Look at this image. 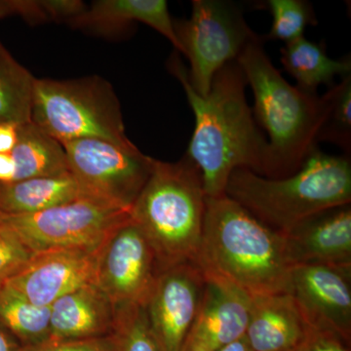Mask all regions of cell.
Wrapping results in <instances>:
<instances>
[{"label": "cell", "instance_id": "obj_1", "mask_svg": "<svg viewBox=\"0 0 351 351\" xmlns=\"http://www.w3.org/2000/svg\"><path fill=\"white\" fill-rule=\"evenodd\" d=\"M168 66L195 113V131L186 156L200 170L207 197L226 195L228 179L239 168L262 176L267 141L247 103V83L239 63L230 62L219 71L205 97L189 84L188 69L178 53L171 56Z\"/></svg>", "mask_w": 351, "mask_h": 351}, {"label": "cell", "instance_id": "obj_2", "mask_svg": "<svg viewBox=\"0 0 351 351\" xmlns=\"http://www.w3.org/2000/svg\"><path fill=\"white\" fill-rule=\"evenodd\" d=\"M237 62L253 91L256 122L269 135L262 177L282 179L295 174L317 149L326 98L291 85L267 56L260 36Z\"/></svg>", "mask_w": 351, "mask_h": 351}, {"label": "cell", "instance_id": "obj_3", "mask_svg": "<svg viewBox=\"0 0 351 351\" xmlns=\"http://www.w3.org/2000/svg\"><path fill=\"white\" fill-rule=\"evenodd\" d=\"M195 263L252 297L290 293L293 265L282 233L263 225L226 195L207 197Z\"/></svg>", "mask_w": 351, "mask_h": 351}, {"label": "cell", "instance_id": "obj_4", "mask_svg": "<svg viewBox=\"0 0 351 351\" xmlns=\"http://www.w3.org/2000/svg\"><path fill=\"white\" fill-rule=\"evenodd\" d=\"M226 195L263 225L286 233L314 215L350 204V157L316 149L301 169L282 179L239 168L228 179Z\"/></svg>", "mask_w": 351, "mask_h": 351}, {"label": "cell", "instance_id": "obj_5", "mask_svg": "<svg viewBox=\"0 0 351 351\" xmlns=\"http://www.w3.org/2000/svg\"><path fill=\"white\" fill-rule=\"evenodd\" d=\"M206 199L202 174L186 154L175 163L154 160L130 214L152 245L159 270L196 262Z\"/></svg>", "mask_w": 351, "mask_h": 351}, {"label": "cell", "instance_id": "obj_6", "mask_svg": "<svg viewBox=\"0 0 351 351\" xmlns=\"http://www.w3.org/2000/svg\"><path fill=\"white\" fill-rule=\"evenodd\" d=\"M32 122L61 145L100 138L121 147L135 145L127 137L112 84L98 75L73 80L36 78Z\"/></svg>", "mask_w": 351, "mask_h": 351}, {"label": "cell", "instance_id": "obj_7", "mask_svg": "<svg viewBox=\"0 0 351 351\" xmlns=\"http://www.w3.org/2000/svg\"><path fill=\"white\" fill-rule=\"evenodd\" d=\"M174 27L189 60V84L201 97L209 93L218 71L258 36L239 5L225 0H193L191 17L174 21Z\"/></svg>", "mask_w": 351, "mask_h": 351}, {"label": "cell", "instance_id": "obj_8", "mask_svg": "<svg viewBox=\"0 0 351 351\" xmlns=\"http://www.w3.org/2000/svg\"><path fill=\"white\" fill-rule=\"evenodd\" d=\"M131 218L130 210L92 198L24 216L0 214V223L32 253L54 249H95Z\"/></svg>", "mask_w": 351, "mask_h": 351}, {"label": "cell", "instance_id": "obj_9", "mask_svg": "<svg viewBox=\"0 0 351 351\" xmlns=\"http://www.w3.org/2000/svg\"><path fill=\"white\" fill-rule=\"evenodd\" d=\"M62 145L69 174L84 197L131 211L151 177L156 159L136 145L121 147L100 138H80Z\"/></svg>", "mask_w": 351, "mask_h": 351}, {"label": "cell", "instance_id": "obj_10", "mask_svg": "<svg viewBox=\"0 0 351 351\" xmlns=\"http://www.w3.org/2000/svg\"><path fill=\"white\" fill-rule=\"evenodd\" d=\"M159 271L152 245L130 218L101 245L95 283L108 295L115 309L145 306Z\"/></svg>", "mask_w": 351, "mask_h": 351}, {"label": "cell", "instance_id": "obj_11", "mask_svg": "<svg viewBox=\"0 0 351 351\" xmlns=\"http://www.w3.org/2000/svg\"><path fill=\"white\" fill-rule=\"evenodd\" d=\"M204 288V272L195 263L160 269L144 307L161 351L184 350L199 315Z\"/></svg>", "mask_w": 351, "mask_h": 351}, {"label": "cell", "instance_id": "obj_12", "mask_svg": "<svg viewBox=\"0 0 351 351\" xmlns=\"http://www.w3.org/2000/svg\"><path fill=\"white\" fill-rule=\"evenodd\" d=\"M351 269L321 265H295L290 294L308 326L331 332L350 345Z\"/></svg>", "mask_w": 351, "mask_h": 351}, {"label": "cell", "instance_id": "obj_13", "mask_svg": "<svg viewBox=\"0 0 351 351\" xmlns=\"http://www.w3.org/2000/svg\"><path fill=\"white\" fill-rule=\"evenodd\" d=\"M100 248L34 253L19 272L4 283L32 304L52 306L68 293L95 282Z\"/></svg>", "mask_w": 351, "mask_h": 351}, {"label": "cell", "instance_id": "obj_14", "mask_svg": "<svg viewBox=\"0 0 351 351\" xmlns=\"http://www.w3.org/2000/svg\"><path fill=\"white\" fill-rule=\"evenodd\" d=\"M293 267L321 265L351 269V207L325 210L282 233Z\"/></svg>", "mask_w": 351, "mask_h": 351}, {"label": "cell", "instance_id": "obj_15", "mask_svg": "<svg viewBox=\"0 0 351 351\" xmlns=\"http://www.w3.org/2000/svg\"><path fill=\"white\" fill-rule=\"evenodd\" d=\"M203 272L202 304L189 337L216 351L245 337L253 297L223 277Z\"/></svg>", "mask_w": 351, "mask_h": 351}, {"label": "cell", "instance_id": "obj_16", "mask_svg": "<svg viewBox=\"0 0 351 351\" xmlns=\"http://www.w3.org/2000/svg\"><path fill=\"white\" fill-rule=\"evenodd\" d=\"M115 307L95 282L58 299L50 306V339L75 341L110 336Z\"/></svg>", "mask_w": 351, "mask_h": 351}, {"label": "cell", "instance_id": "obj_17", "mask_svg": "<svg viewBox=\"0 0 351 351\" xmlns=\"http://www.w3.org/2000/svg\"><path fill=\"white\" fill-rule=\"evenodd\" d=\"M75 27L101 36H119L135 23H143L168 39L182 52L165 0H98L69 21Z\"/></svg>", "mask_w": 351, "mask_h": 351}, {"label": "cell", "instance_id": "obj_18", "mask_svg": "<svg viewBox=\"0 0 351 351\" xmlns=\"http://www.w3.org/2000/svg\"><path fill=\"white\" fill-rule=\"evenodd\" d=\"M306 327L290 293L258 295L252 301L245 339L252 351H293Z\"/></svg>", "mask_w": 351, "mask_h": 351}, {"label": "cell", "instance_id": "obj_19", "mask_svg": "<svg viewBox=\"0 0 351 351\" xmlns=\"http://www.w3.org/2000/svg\"><path fill=\"white\" fill-rule=\"evenodd\" d=\"M83 197L82 189L71 174L0 182V214H36Z\"/></svg>", "mask_w": 351, "mask_h": 351}, {"label": "cell", "instance_id": "obj_20", "mask_svg": "<svg viewBox=\"0 0 351 351\" xmlns=\"http://www.w3.org/2000/svg\"><path fill=\"white\" fill-rule=\"evenodd\" d=\"M281 63L289 75L297 82V87L311 93L317 88L335 84L337 76L351 75L350 57L334 60L327 55L325 44L301 38L286 43L281 49Z\"/></svg>", "mask_w": 351, "mask_h": 351}, {"label": "cell", "instance_id": "obj_21", "mask_svg": "<svg viewBox=\"0 0 351 351\" xmlns=\"http://www.w3.org/2000/svg\"><path fill=\"white\" fill-rule=\"evenodd\" d=\"M17 129V143L11 152L16 163L15 181L69 174L66 152L58 141L32 122Z\"/></svg>", "mask_w": 351, "mask_h": 351}, {"label": "cell", "instance_id": "obj_22", "mask_svg": "<svg viewBox=\"0 0 351 351\" xmlns=\"http://www.w3.org/2000/svg\"><path fill=\"white\" fill-rule=\"evenodd\" d=\"M0 325L23 348L40 345L50 339V306L32 304L5 283L1 284Z\"/></svg>", "mask_w": 351, "mask_h": 351}, {"label": "cell", "instance_id": "obj_23", "mask_svg": "<svg viewBox=\"0 0 351 351\" xmlns=\"http://www.w3.org/2000/svg\"><path fill=\"white\" fill-rule=\"evenodd\" d=\"M36 80L0 43V124L31 123Z\"/></svg>", "mask_w": 351, "mask_h": 351}, {"label": "cell", "instance_id": "obj_24", "mask_svg": "<svg viewBox=\"0 0 351 351\" xmlns=\"http://www.w3.org/2000/svg\"><path fill=\"white\" fill-rule=\"evenodd\" d=\"M327 113L318 141H327L338 145L346 156L351 152V75L328 88L324 95Z\"/></svg>", "mask_w": 351, "mask_h": 351}, {"label": "cell", "instance_id": "obj_25", "mask_svg": "<svg viewBox=\"0 0 351 351\" xmlns=\"http://www.w3.org/2000/svg\"><path fill=\"white\" fill-rule=\"evenodd\" d=\"M115 311L114 327L110 334L115 351H161L144 306H122Z\"/></svg>", "mask_w": 351, "mask_h": 351}, {"label": "cell", "instance_id": "obj_26", "mask_svg": "<svg viewBox=\"0 0 351 351\" xmlns=\"http://www.w3.org/2000/svg\"><path fill=\"white\" fill-rule=\"evenodd\" d=\"M265 5L272 16L267 39L292 43L304 38L308 25H317L313 5L304 0H269Z\"/></svg>", "mask_w": 351, "mask_h": 351}, {"label": "cell", "instance_id": "obj_27", "mask_svg": "<svg viewBox=\"0 0 351 351\" xmlns=\"http://www.w3.org/2000/svg\"><path fill=\"white\" fill-rule=\"evenodd\" d=\"M34 254L0 223V285L19 272Z\"/></svg>", "mask_w": 351, "mask_h": 351}, {"label": "cell", "instance_id": "obj_28", "mask_svg": "<svg viewBox=\"0 0 351 351\" xmlns=\"http://www.w3.org/2000/svg\"><path fill=\"white\" fill-rule=\"evenodd\" d=\"M12 15L34 25L50 22L46 0H0V19Z\"/></svg>", "mask_w": 351, "mask_h": 351}, {"label": "cell", "instance_id": "obj_29", "mask_svg": "<svg viewBox=\"0 0 351 351\" xmlns=\"http://www.w3.org/2000/svg\"><path fill=\"white\" fill-rule=\"evenodd\" d=\"M21 351H115L112 337L75 339V341H56L49 339L34 346L22 348Z\"/></svg>", "mask_w": 351, "mask_h": 351}, {"label": "cell", "instance_id": "obj_30", "mask_svg": "<svg viewBox=\"0 0 351 351\" xmlns=\"http://www.w3.org/2000/svg\"><path fill=\"white\" fill-rule=\"evenodd\" d=\"M343 339L331 332L307 325L301 343L293 351H350Z\"/></svg>", "mask_w": 351, "mask_h": 351}, {"label": "cell", "instance_id": "obj_31", "mask_svg": "<svg viewBox=\"0 0 351 351\" xmlns=\"http://www.w3.org/2000/svg\"><path fill=\"white\" fill-rule=\"evenodd\" d=\"M18 127L0 124V154H11L18 140Z\"/></svg>", "mask_w": 351, "mask_h": 351}, {"label": "cell", "instance_id": "obj_32", "mask_svg": "<svg viewBox=\"0 0 351 351\" xmlns=\"http://www.w3.org/2000/svg\"><path fill=\"white\" fill-rule=\"evenodd\" d=\"M16 163L11 154H0V182L15 181Z\"/></svg>", "mask_w": 351, "mask_h": 351}, {"label": "cell", "instance_id": "obj_33", "mask_svg": "<svg viewBox=\"0 0 351 351\" xmlns=\"http://www.w3.org/2000/svg\"><path fill=\"white\" fill-rule=\"evenodd\" d=\"M22 348L19 341L0 325V351H21Z\"/></svg>", "mask_w": 351, "mask_h": 351}, {"label": "cell", "instance_id": "obj_34", "mask_svg": "<svg viewBox=\"0 0 351 351\" xmlns=\"http://www.w3.org/2000/svg\"><path fill=\"white\" fill-rule=\"evenodd\" d=\"M216 351H252V350L248 343H247L246 339L243 337V338L237 339V341H233V343L221 346V348Z\"/></svg>", "mask_w": 351, "mask_h": 351}, {"label": "cell", "instance_id": "obj_35", "mask_svg": "<svg viewBox=\"0 0 351 351\" xmlns=\"http://www.w3.org/2000/svg\"><path fill=\"white\" fill-rule=\"evenodd\" d=\"M182 351H212L210 350L207 346L203 345L202 343L198 341L197 339L191 338L189 337L188 341H186V346H184Z\"/></svg>", "mask_w": 351, "mask_h": 351}]
</instances>
